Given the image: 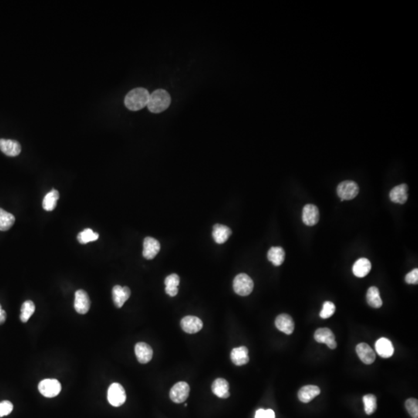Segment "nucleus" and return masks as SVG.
Listing matches in <instances>:
<instances>
[{
	"instance_id": "obj_9",
	"label": "nucleus",
	"mask_w": 418,
	"mask_h": 418,
	"mask_svg": "<svg viewBox=\"0 0 418 418\" xmlns=\"http://www.w3.org/2000/svg\"><path fill=\"white\" fill-rule=\"evenodd\" d=\"M315 339L319 343L326 344L327 346L331 349H335L337 347L335 337L332 330L328 328H318L315 333Z\"/></svg>"
},
{
	"instance_id": "obj_20",
	"label": "nucleus",
	"mask_w": 418,
	"mask_h": 418,
	"mask_svg": "<svg viewBox=\"0 0 418 418\" xmlns=\"http://www.w3.org/2000/svg\"><path fill=\"white\" fill-rule=\"evenodd\" d=\"M321 393V389L318 386L314 385H308L303 386L298 392V398L302 403H309L315 399Z\"/></svg>"
},
{
	"instance_id": "obj_1",
	"label": "nucleus",
	"mask_w": 418,
	"mask_h": 418,
	"mask_svg": "<svg viewBox=\"0 0 418 418\" xmlns=\"http://www.w3.org/2000/svg\"><path fill=\"white\" fill-rule=\"evenodd\" d=\"M150 93L143 88H136L130 91L125 97L126 107L131 111H138L147 106Z\"/></svg>"
},
{
	"instance_id": "obj_22",
	"label": "nucleus",
	"mask_w": 418,
	"mask_h": 418,
	"mask_svg": "<svg viewBox=\"0 0 418 418\" xmlns=\"http://www.w3.org/2000/svg\"><path fill=\"white\" fill-rule=\"evenodd\" d=\"M248 354V348L247 347L240 346L233 348L231 352L232 362L236 365H246L250 361Z\"/></svg>"
},
{
	"instance_id": "obj_4",
	"label": "nucleus",
	"mask_w": 418,
	"mask_h": 418,
	"mask_svg": "<svg viewBox=\"0 0 418 418\" xmlns=\"http://www.w3.org/2000/svg\"><path fill=\"white\" fill-rule=\"evenodd\" d=\"M126 391L122 385L114 382L110 385L108 389V400L113 406H120L126 402Z\"/></svg>"
},
{
	"instance_id": "obj_15",
	"label": "nucleus",
	"mask_w": 418,
	"mask_h": 418,
	"mask_svg": "<svg viewBox=\"0 0 418 418\" xmlns=\"http://www.w3.org/2000/svg\"><path fill=\"white\" fill-rule=\"evenodd\" d=\"M135 353L139 362L146 364L150 362L153 357V349L145 342H139L135 346Z\"/></svg>"
},
{
	"instance_id": "obj_13",
	"label": "nucleus",
	"mask_w": 418,
	"mask_h": 418,
	"mask_svg": "<svg viewBox=\"0 0 418 418\" xmlns=\"http://www.w3.org/2000/svg\"><path fill=\"white\" fill-rule=\"evenodd\" d=\"M131 294V291L128 287H121L119 285L115 286L112 288V299L114 301L115 305L118 308H122L123 304L129 299Z\"/></svg>"
},
{
	"instance_id": "obj_8",
	"label": "nucleus",
	"mask_w": 418,
	"mask_h": 418,
	"mask_svg": "<svg viewBox=\"0 0 418 418\" xmlns=\"http://www.w3.org/2000/svg\"><path fill=\"white\" fill-rule=\"evenodd\" d=\"M91 302L89 295L83 290H78L75 292V311L80 315H85L90 309Z\"/></svg>"
},
{
	"instance_id": "obj_37",
	"label": "nucleus",
	"mask_w": 418,
	"mask_h": 418,
	"mask_svg": "<svg viewBox=\"0 0 418 418\" xmlns=\"http://www.w3.org/2000/svg\"><path fill=\"white\" fill-rule=\"evenodd\" d=\"M405 281L409 284H417L418 283V270L413 269L411 272L408 273L405 277Z\"/></svg>"
},
{
	"instance_id": "obj_32",
	"label": "nucleus",
	"mask_w": 418,
	"mask_h": 418,
	"mask_svg": "<svg viewBox=\"0 0 418 418\" xmlns=\"http://www.w3.org/2000/svg\"><path fill=\"white\" fill-rule=\"evenodd\" d=\"M335 312V305L331 301H325L323 304V308L320 312V317L323 319L332 317Z\"/></svg>"
},
{
	"instance_id": "obj_5",
	"label": "nucleus",
	"mask_w": 418,
	"mask_h": 418,
	"mask_svg": "<svg viewBox=\"0 0 418 418\" xmlns=\"http://www.w3.org/2000/svg\"><path fill=\"white\" fill-rule=\"evenodd\" d=\"M38 389L45 397H55L61 393L62 385L58 379H46L40 382Z\"/></svg>"
},
{
	"instance_id": "obj_29",
	"label": "nucleus",
	"mask_w": 418,
	"mask_h": 418,
	"mask_svg": "<svg viewBox=\"0 0 418 418\" xmlns=\"http://www.w3.org/2000/svg\"><path fill=\"white\" fill-rule=\"evenodd\" d=\"M99 235L95 233L91 229H86L84 231L81 232L78 235V240L81 244H87L90 242L96 241L99 239Z\"/></svg>"
},
{
	"instance_id": "obj_25",
	"label": "nucleus",
	"mask_w": 418,
	"mask_h": 418,
	"mask_svg": "<svg viewBox=\"0 0 418 418\" xmlns=\"http://www.w3.org/2000/svg\"><path fill=\"white\" fill-rule=\"evenodd\" d=\"M267 258L274 266H281L285 260V251L281 247H273L269 250Z\"/></svg>"
},
{
	"instance_id": "obj_11",
	"label": "nucleus",
	"mask_w": 418,
	"mask_h": 418,
	"mask_svg": "<svg viewBox=\"0 0 418 418\" xmlns=\"http://www.w3.org/2000/svg\"><path fill=\"white\" fill-rule=\"evenodd\" d=\"M160 250V244L156 239L146 237L143 241V256L146 260H153Z\"/></svg>"
},
{
	"instance_id": "obj_23",
	"label": "nucleus",
	"mask_w": 418,
	"mask_h": 418,
	"mask_svg": "<svg viewBox=\"0 0 418 418\" xmlns=\"http://www.w3.org/2000/svg\"><path fill=\"white\" fill-rule=\"evenodd\" d=\"M372 268L370 261L366 258H360L357 260L352 267V272L355 277L362 278L368 275Z\"/></svg>"
},
{
	"instance_id": "obj_7",
	"label": "nucleus",
	"mask_w": 418,
	"mask_h": 418,
	"mask_svg": "<svg viewBox=\"0 0 418 418\" xmlns=\"http://www.w3.org/2000/svg\"><path fill=\"white\" fill-rule=\"evenodd\" d=\"M190 393V387L187 382H177L170 391V397L172 401L176 403L185 401Z\"/></svg>"
},
{
	"instance_id": "obj_36",
	"label": "nucleus",
	"mask_w": 418,
	"mask_h": 418,
	"mask_svg": "<svg viewBox=\"0 0 418 418\" xmlns=\"http://www.w3.org/2000/svg\"><path fill=\"white\" fill-rule=\"evenodd\" d=\"M255 418H275V413L271 409H268V410L259 409L256 412Z\"/></svg>"
},
{
	"instance_id": "obj_6",
	"label": "nucleus",
	"mask_w": 418,
	"mask_h": 418,
	"mask_svg": "<svg viewBox=\"0 0 418 418\" xmlns=\"http://www.w3.org/2000/svg\"><path fill=\"white\" fill-rule=\"evenodd\" d=\"M359 192V187L355 182L345 180L338 184L337 194L342 201L352 200L355 198Z\"/></svg>"
},
{
	"instance_id": "obj_38",
	"label": "nucleus",
	"mask_w": 418,
	"mask_h": 418,
	"mask_svg": "<svg viewBox=\"0 0 418 418\" xmlns=\"http://www.w3.org/2000/svg\"><path fill=\"white\" fill-rule=\"evenodd\" d=\"M7 319V313L3 309L0 304V325H3Z\"/></svg>"
},
{
	"instance_id": "obj_17",
	"label": "nucleus",
	"mask_w": 418,
	"mask_h": 418,
	"mask_svg": "<svg viewBox=\"0 0 418 418\" xmlns=\"http://www.w3.org/2000/svg\"><path fill=\"white\" fill-rule=\"evenodd\" d=\"M356 352L359 359L363 363L370 365L376 359V353L372 348L366 343H360L356 346Z\"/></svg>"
},
{
	"instance_id": "obj_30",
	"label": "nucleus",
	"mask_w": 418,
	"mask_h": 418,
	"mask_svg": "<svg viewBox=\"0 0 418 418\" xmlns=\"http://www.w3.org/2000/svg\"><path fill=\"white\" fill-rule=\"evenodd\" d=\"M35 311V305L31 301H27L23 304L21 307V320L22 322H28L31 317Z\"/></svg>"
},
{
	"instance_id": "obj_16",
	"label": "nucleus",
	"mask_w": 418,
	"mask_h": 418,
	"mask_svg": "<svg viewBox=\"0 0 418 418\" xmlns=\"http://www.w3.org/2000/svg\"><path fill=\"white\" fill-rule=\"evenodd\" d=\"M0 150L7 156H17L21 153V146L16 140L0 139Z\"/></svg>"
},
{
	"instance_id": "obj_10",
	"label": "nucleus",
	"mask_w": 418,
	"mask_h": 418,
	"mask_svg": "<svg viewBox=\"0 0 418 418\" xmlns=\"http://www.w3.org/2000/svg\"><path fill=\"white\" fill-rule=\"evenodd\" d=\"M180 326L184 332L188 334H194L201 331L203 322L200 318L195 316H186L182 318Z\"/></svg>"
},
{
	"instance_id": "obj_31",
	"label": "nucleus",
	"mask_w": 418,
	"mask_h": 418,
	"mask_svg": "<svg viewBox=\"0 0 418 418\" xmlns=\"http://www.w3.org/2000/svg\"><path fill=\"white\" fill-rule=\"evenodd\" d=\"M363 403L365 406V412L366 414L371 415L376 411L377 408L376 397L373 394L365 395L363 396Z\"/></svg>"
},
{
	"instance_id": "obj_12",
	"label": "nucleus",
	"mask_w": 418,
	"mask_h": 418,
	"mask_svg": "<svg viewBox=\"0 0 418 418\" xmlns=\"http://www.w3.org/2000/svg\"><path fill=\"white\" fill-rule=\"evenodd\" d=\"M303 223L308 226L316 225L319 221V210L317 206L308 204L304 206L302 213Z\"/></svg>"
},
{
	"instance_id": "obj_3",
	"label": "nucleus",
	"mask_w": 418,
	"mask_h": 418,
	"mask_svg": "<svg viewBox=\"0 0 418 418\" xmlns=\"http://www.w3.org/2000/svg\"><path fill=\"white\" fill-rule=\"evenodd\" d=\"M254 281L246 274H240L233 281V289L238 295L247 296L254 290Z\"/></svg>"
},
{
	"instance_id": "obj_18",
	"label": "nucleus",
	"mask_w": 418,
	"mask_h": 418,
	"mask_svg": "<svg viewBox=\"0 0 418 418\" xmlns=\"http://www.w3.org/2000/svg\"><path fill=\"white\" fill-rule=\"evenodd\" d=\"M376 352L379 356L384 359H387L392 356L394 353V348L393 344L388 338H381L376 341L375 345Z\"/></svg>"
},
{
	"instance_id": "obj_35",
	"label": "nucleus",
	"mask_w": 418,
	"mask_h": 418,
	"mask_svg": "<svg viewBox=\"0 0 418 418\" xmlns=\"http://www.w3.org/2000/svg\"><path fill=\"white\" fill-rule=\"evenodd\" d=\"M14 410V405L8 400L0 402V417L7 416Z\"/></svg>"
},
{
	"instance_id": "obj_2",
	"label": "nucleus",
	"mask_w": 418,
	"mask_h": 418,
	"mask_svg": "<svg viewBox=\"0 0 418 418\" xmlns=\"http://www.w3.org/2000/svg\"><path fill=\"white\" fill-rule=\"evenodd\" d=\"M170 95L167 91L157 89L150 94L147 108L153 113H160L170 106Z\"/></svg>"
},
{
	"instance_id": "obj_28",
	"label": "nucleus",
	"mask_w": 418,
	"mask_h": 418,
	"mask_svg": "<svg viewBox=\"0 0 418 418\" xmlns=\"http://www.w3.org/2000/svg\"><path fill=\"white\" fill-rule=\"evenodd\" d=\"M15 217L0 207V231H7L15 223Z\"/></svg>"
},
{
	"instance_id": "obj_19",
	"label": "nucleus",
	"mask_w": 418,
	"mask_h": 418,
	"mask_svg": "<svg viewBox=\"0 0 418 418\" xmlns=\"http://www.w3.org/2000/svg\"><path fill=\"white\" fill-rule=\"evenodd\" d=\"M408 187L406 184H401L393 187L389 192V199L393 203L404 204L408 199Z\"/></svg>"
},
{
	"instance_id": "obj_33",
	"label": "nucleus",
	"mask_w": 418,
	"mask_h": 418,
	"mask_svg": "<svg viewBox=\"0 0 418 418\" xmlns=\"http://www.w3.org/2000/svg\"><path fill=\"white\" fill-rule=\"evenodd\" d=\"M405 406H406L408 413H410L412 417L418 418L417 399H414V398H410V399H406Z\"/></svg>"
},
{
	"instance_id": "obj_27",
	"label": "nucleus",
	"mask_w": 418,
	"mask_h": 418,
	"mask_svg": "<svg viewBox=\"0 0 418 418\" xmlns=\"http://www.w3.org/2000/svg\"><path fill=\"white\" fill-rule=\"evenodd\" d=\"M366 299L369 306L374 308H379L382 305V299L380 298L379 291L377 287H369L366 294Z\"/></svg>"
},
{
	"instance_id": "obj_14",
	"label": "nucleus",
	"mask_w": 418,
	"mask_h": 418,
	"mask_svg": "<svg viewBox=\"0 0 418 418\" xmlns=\"http://www.w3.org/2000/svg\"><path fill=\"white\" fill-rule=\"evenodd\" d=\"M275 325L279 331L284 332L286 335H291L294 332V320L287 314L278 315L275 320Z\"/></svg>"
},
{
	"instance_id": "obj_26",
	"label": "nucleus",
	"mask_w": 418,
	"mask_h": 418,
	"mask_svg": "<svg viewBox=\"0 0 418 418\" xmlns=\"http://www.w3.org/2000/svg\"><path fill=\"white\" fill-rule=\"evenodd\" d=\"M59 197V192L58 190H55V189L51 190L49 193L45 195V198L43 200V207H44V209L48 212L55 210Z\"/></svg>"
},
{
	"instance_id": "obj_34",
	"label": "nucleus",
	"mask_w": 418,
	"mask_h": 418,
	"mask_svg": "<svg viewBox=\"0 0 418 418\" xmlns=\"http://www.w3.org/2000/svg\"><path fill=\"white\" fill-rule=\"evenodd\" d=\"M164 284L166 287L177 288L179 284H180V277L176 274H170L168 277L165 278Z\"/></svg>"
},
{
	"instance_id": "obj_24",
	"label": "nucleus",
	"mask_w": 418,
	"mask_h": 418,
	"mask_svg": "<svg viewBox=\"0 0 418 418\" xmlns=\"http://www.w3.org/2000/svg\"><path fill=\"white\" fill-rule=\"evenodd\" d=\"M212 389H213V393L218 397L226 399L230 396L229 382L223 378H219L214 381L212 386Z\"/></svg>"
},
{
	"instance_id": "obj_21",
	"label": "nucleus",
	"mask_w": 418,
	"mask_h": 418,
	"mask_svg": "<svg viewBox=\"0 0 418 418\" xmlns=\"http://www.w3.org/2000/svg\"><path fill=\"white\" fill-rule=\"evenodd\" d=\"M232 231L228 226L224 225L216 224L213 227V237L215 242L218 244L226 243L231 236Z\"/></svg>"
}]
</instances>
